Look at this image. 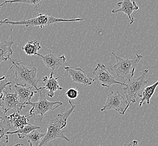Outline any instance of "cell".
Here are the masks:
<instances>
[{
	"mask_svg": "<svg viewBox=\"0 0 158 146\" xmlns=\"http://www.w3.org/2000/svg\"><path fill=\"white\" fill-rule=\"evenodd\" d=\"M69 103L71 106L69 109L64 112L63 114L57 115L56 118L50 121L47 126V132L45 133L44 137L42 138L39 146H44L51 140L57 138H61L67 141L70 140L64 135V131L62 130V129L67 125L68 118L72 114L76 107V105H73L70 99H69Z\"/></svg>",
	"mask_w": 158,
	"mask_h": 146,
	"instance_id": "obj_1",
	"label": "cell"
},
{
	"mask_svg": "<svg viewBox=\"0 0 158 146\" xmlns=\"http://www.w3.org/2000/svg\"><path fill=\"white\" fill-rule=\"evenodd\" d=\"M10 60L12 63V66L10 69L15 71L14 81L17 84L29 85L34 87L35 90L38 89V83L39 82L37 76V69L35 67H28L23 65L20 61L18 60Z\"/></svg>",
	"mask_w": 158,
	"mask_h": 146,
	"instance_id": "obj_2",
	"label": "cell"
},
{
	"mask_svg": "<svg viewBox=\"0 0 158 146\" xmlns=\"http://www.w3.org/2000/svg\"><path fill=\"white\" fill-rule=\"evenodd\" d=\"M85 18H77L74 19H60L54 16L48 15L47 14L40 13L38 14L37 16L32 19L23 20L18 22L11 21L7 19H4L3 20H0V24H7L11 26H25L27 27L32 26L43 28L46 26H50L51 24L57 22H79L85 20Z\"/></svg>",
	"mask_w": 158,
	"mask_h": 146,
	"instance_id": "obj_3",
	"label": "cell"
},
{
	"mask_svg": "<svg viewBox=\"0 0 158 146\" xmlns=\"http://www.w3.org/2000/svg\"><path fill=\"white\" fill-rule=\"evenodd\" d=\"M112 54L116 59V64L111 67V70L113 71L119 78L127 79L128 81L132 79L136 67L143 58L142 55L136 54L132 59H123L117 56L113 52Z\"/></svg>",
	"mask_w": 158,
	"mask_h": 146,
	"instance_id": "obj_4",
	"label": "cell"
},
{
	"mask_svg": "<svg viewBox=\"0 0 158 146\" xmlns=\"http://www.w3.org/2000/svg\"><path fill=\"white\" fill-rule=\"evenodd\" d=\"M39 99L36 102H31L30 105L32 106V108L30 110L28 118L33 117L35 120L41 123L44 119V115L48 111L54 110L55 109L63 105V102L59 101L51 102L46 99V93L44 90L39 91Z\"/></svg>",
	"mask_w": 158,
	"mask_h": 146,
	"instance_id": "obj_5",
	"label": "cell"
},
{
	"mask_svg": "<svg viewBox=\"0 0 158 146\" xmlns=\"http://www.w3.org/2000/svg\"><path fill=\"white\" fill-rule=\"evenodd\" d=\"M149 72L148 69L141 71V74L139 77L132 79L124 86V93L126 97L127 101L130 104L131 103H136V99L138 97H142V93L148 83V80H145L146 74Z\"/></svg>",
	"mask_w": 158,
	"mask_h": 146,
	"instance_id": "obj_6",
	"label": "cell"
},
{
	"mask_svg": "<svg viewBox=\"0 0 158 146\" xmlns=\"http://www.w3.org/2000/svg\"><path fill=\"white\" fill-rule=\"evenodd\" d=\"M130 104L126 99L122 95L119 91H111L106 97L104 106L100 111H104L107 110L113 109L120 115L125 114Z\"/></svg>",
	"mask_w": 158,
	"mask_h": 146,
	"instance_id": "obj_7",
	"label": "cell"
},
{
	"mask_svg": "<svg viewBox=\"0 0 158 146\" xmlns=\"http://www.w3.org/2000/svg\"><path fill=\"white\" fill-rule=\"evenodd\" d=\"M95 75V81L99 86L104 87H110L114 84H120L125 86L126 84L117 81L110 73L108 71L104 64L98 63L93 70Z\"/></svg>",
	"mask_w": 158,
	"mask_h": 146,
	"instance_id": "obj_8",
	"label": "cell"
},
{
	"mask_svg": "<svg viewBox=\"0 0 158 146\" xmlns=\"http://www.w3.org/2000/svg\"><path fill=\"white\" fill-rule=\"evenodd\" d=\"M1 104L4 108L9 111L10 109L16 110L18 113L22 111L23 106L19 102L16 92H11V86L7 87L3 92V95Z\"/></svg>",
	"mask_w": 158,
	"mask_h": 146,
	"instance_id": "obj_9",
	"label": "cell"
},
{
	"mask_svg": "<svg viewBox=\"0 0 158 146\" xmlns=\"http://www.w3.org/2000/svg\"><path fill=\"white\" fill-rule=\"evenodd\" d=\"M64 68L74 82L87 86H91L93 82H95L94 79H92L87 76L85 71L79 67H64Z\"/></svg>",
	"mask_w": 158,
	"mask_h": 146,
	"instance_id": "obj_10",
	"label": "cell"
},
{
	"mask_svg": "<svg viewBox=\"0 0 158 146\" xmlns=\"http://www.w3.org/2000/svg\"><path fill=\"white\" fill-rule=\"evenodd\" d=\"M54 71H52L50 76H45L42 78L41 82L43 84V87L38 88L37 91L46 89L48 91L47 95L51 98H52L55 95V92L57 91H62L63 88L59 86L57 79L59 77H54Z\"/></svg>",
	"mask_w": 158,
	"mask_h": 146,
	"instance_id": "obj_11",
	"label": "cell"
},
{
	"mask_svg": "<svg viewBox=\"0 0 158 146\" xmlns=\"http://www.w3.org/2000/svg\"><path fill=\"white\" fill-rule=\"evenodd\" d=\"M15 92H16L19 102L21 103L24 108L26 105H30L31 103V99L35 95V93H38V91H33V87H26L24 85L17 84L14 85Z\"/></svg>",
	"mask_w": 158,
	"mask_h": 146,
	"instance_id": "obj_12",
	"label": "cell"
},
{
	"mask_svg": "<svg viewBox=\"0 0 158 146\" xmlns=\"http://www.w3.org/2000/svg\"><path fill=\"white\" fill-rule=\"evenodd\" d=\"M117 5L118 6H119V8L118 9H114L112 10L111 13L115 14L119 12L124 13L128 16V18L130 19V24H132L135 21L132 13L133 11L139 9V7L137 5L136 2L135 1L131 0H123L117 3Z\"/></svg>",
	"mask_w": 158,
	"mask_h": 146,
	"instance_id": "obj_13",
	"label": "cell"
},
{
	"mask_svg": "<svg viewBox=\"0 0 158 146\" xmlns=\"http://www.w3.org/2000/svg\"><path fill=\"white\" fill-rule=\"evenodd\" d=\"M37 55L41 57L45 65L48 68L51 69L52 71L59 69L66 61V57H65L64 55L56 56L55 55L51 53L46 55H42L38 53Z\"/></svg>",
	"mask_w": 158,
	"mask_h": 146,
	"instance_id": "obj_14",
	"label": "cell"
},
{
	"mask_svg": "<svg viewBox=\"0 0 158 146\" xmlns=\"http://www.w3.org/2000/svg\"><path fill=\"white\" fill-rule=\"evenodd\" d=\"M10 41L4 40L0 41V63L2 61H7V60H10V56L13 55V51L11 47L15 43L12 36V29L10 32Z\"/></svg>",
	"mask_w": 158,
	"mask_h": 146,
	"instance_id": "obj_15",
	"label": "cell"
},
{
	"mask_svg": "<svg viewBox=\"0 0 158 146\" xmlns=\"http://www.w3.org/2000/svg\"><path fill=\"white\" fill-rule=\"evenodd\" d=\"M7 117L9 119L11 128L16 129V130L23 128L25 125L30 124L28 123V118L27 115H20V113L16 111Z\"/></svg>",
	"mask_w": 158,
	"mask_h": 146,
	"instance_id": "obj_16",
	"label": "cell"
},
{
	"mask_svg": "<svg viewBox=\"0 0 158 146\" xmlns=\"http://www.w3.org/2000/svg\"><path fill=\"white\" fill-rule=\"evenodd\" d=\"M11 126L8 117L4 120H0V143L6 146L9 142L7 132L11 129Z\"/></svg>",
	"mask_w": 158,
	"mask_h": 146,
	"instance_id": "obj_17",
	"label": "cell"
},
{
	"mask_svg": "<svg viewBox=\"0 0 158 146\" xmlns=\"http://www.w3.org/2000/svg\"><path fill=\"white\" fill-rule=\"evenodd\" d=\"M158 86V80L156 82L151 86L146 87L143 92L142 93L141 101H139V106H142L144 103H146L148 105L150 104V101L152 95L154 94L156 87Z\"/></svg>",
	"mask_w": 158,
	"mask_h": 146,
	"instance_id": "obj_18",
	"label": "cell"
},
{
	"mask_svg": "<svg viewBox=\"0 0 158 146\" xmlns=\"http://www.w3.org/2000/svg\"><path fill=\"white\" fill-rule=\"evenodd\" d=\"M41 48V46L39 42L35 39L30 41L27 42L23 47L22 50L25 52V54L28 56L37 55L38 51Z\"/></svg>",
	"mask_w": 158,
	"mask_h": 146,
	"instance_id": "obj_19",
	"label": "cell"
},
{
	"mask_svg": "<svg viewBox=\"0 0 158 146\" xmlns=\"http://www.w3.org/2000/svg\"><path fill=\"white\" fill-rule=\"evenodd\" d=\"M40 127L34 124H29L28 125H27L24 126L23 128L19 129L18 130H14V131H9L7 132V135L9 134H17L18 136L20 139H24L26 136L30 133L31 132L35 130H37L40 129Z\"/></svg>",
	"mask_w": 158,
	"mask_h": 146,
	"instance_id": "obj_20",
	"label": "cell"
},
{
	"mask_svg": "<svg viewBox=\"0 0 158 146\" xmlns=\"http://www.w3.org/2000/svg\"><path fill=\"white\" fill-rule=\"evenodd\" d=\"M44 135L45 133H42L37 130H35L29 133L26 138L30 146H39Z\"/></svg>",
	"mask_w": 158,
	"mask_h": 146,
	"instance_id": "obj_21",
	"label": "cell"
},
{
	"mask_svg": "<svg viewBox=\"0 0 158 146\" xmlns=\"http://www.w3.org/2000/svg\"><path fill=\"white\" fill-rule=\"evenodd\" d=\"M6 3H14V2H20V3H28L29 5H34L35 9L37 10L38 7L42 3V0H26V1H5Z\"/></svg>",
	"mask_w": 158,
	"mask_h": 146,
	"instance_id": "obj_22",
	"label": "cell"
},
{
	"mask_svg": "<svg viewBox=\"0 0 158 146\" xmlns=\"http://www.w3.org/2000/svg\"><path fill=\"white\" fill-rule=\"evenodd\" d=\"M8 76H9V75L7 76L6 78L5 79L2 80L0 82V104H1V99L3 97L4 91L6 88L7 87H8L12 84V82L7 80Z\"/></svg>",
	"mask_w": 158,
	"mask_h": 146,
	"instance_id": "obj_23",
	"label": "cell"
},
{
	"mask_svg": "<svg viewBox=\"0 0 158 146\" xmlns=\"http://www.w3.org/2000/svg\"><path fill=\"white\" fill-rule=\"evenodd\" d=\"M79 92L77 88H72L67 91L65 93V95L69 99H76L79 95Z\"/></svg>",
	"mask_w": 158,
	"mask_h": 146,
	"instance_id": "obj_24",
	"label": "cell"
},
{
	"mask_svg": "<svg viewBox=\"0 0 158 146\" xmlns=\"http://www.w3.org/2000/svg\"><path fill=\"white\" fill-rule=\"evenodd\" d=\"M7 112L6 110L3 107L1 104H0V120H4L7 118Z\"/></svg>",
	"mask_w": 158,
	"mask_h": 146,
	"instance_id": "obj_25",
	"label": "cell"
},
{
	"mask_svg": "<svg viewBox=\"0 0 158 146\" xmlns=\"http://www.w3.org/2000/svg\"><path fill=\"white\" fill-rule=\"evenodd\" d=\"M123 146H139V142L136 140H133L130 143L125 144Z\"/></svg>",
	"mask_w": 158,
	"mask_h": 146,
	"instance_id": "obj_26",
	"label": "cell"
},
{
	"mask_svg": "<svg viewBox=\"0 0 158 146\" xmlns=\"http://www.w3.org/2000/svg\"><path fill=\"white\" fill-rule=\"evenodd\" d=\"M25 146V145H24V144H23V143H18V144H15V145H14V146Z\"/></svg>",
	"mask_w": 158,
	"mask_h": 146,
	"instance_id": "obj_27",
	"label": "cell"
},
{
	"mask_svg": "<svg viewBox=\"0 0 158 146\" xmlns=\"http://www.w3.org/2000/svg\"><path fill=\"white\" fill-rule=\"evenodd\" d=\"M6 77L7 76H2V77H0V82H1V80H2L5 79Z\"/></svg>",
	"mask_w": 158,
	"mask_h": 146,
	"instance_id": "obj_28",
	"label": "cell"
},
{
	"mask_svg": "<svg viewBox=\"0 0 158 146\" xmlns=\"http://www.w3.org/2000/svg\"><path fill=\"white\" fill-rule=\"evenodd\" d=\"M5 3H6V2H5H5H3V3H1V4H0V8H1V7L2 6H3V5H5Z\"/></svg>",
	"mask_w": 158,
	"mask_h": 146,
	"instance_id": "obj_29",
	"label": "cell"
},
{
	"mask_svg": "<svg viewBox=\"0 0 158 146\" xmlns=\"http://www.w3.org/2000/svg\"><path fill=\"white\" fill-rule=\"evenodd\" d=\"M101 146V145H100V146Z\"/></svg>",
	"mask_w": 158,
	"mask_h": 146,
	"instance_id": "obj_30",
	"label": "cell"
}]
</instances>
